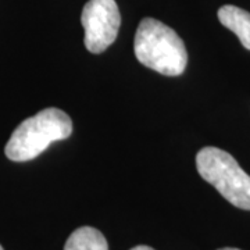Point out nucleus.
<instances>
[{
    "label": "nucleus",
    "instance_id": "1",
    "mask_svg": "<svg viewBox=\"0 0 250 250\" xmlns=\"http://www.w3.org/2000/svg\"><path fill=\"white\" fill-rule=\"evenodd\" d=\"M135 56L143 65L163 75L177 77L185 71L188 53L178 34L154 18H143L135 34Z\"/></svg>",
    "mask_w": 250,
    "mask_h": 250
},
{
    "label": "nucleus",
    "instance_id": "2",
    "mask_svg": "<svg viewBox=\"0 0 250 250\" xmlns=\"http://www.w3.org/2000/svg\"><path fill=\"white\" fill-rule=\"evenodd\" d=\"M72 132V121L65 111L49 107L24 120L14 129L4 147L11 161H29L38 157L56 141L67 139Z\"/></svg>",
    "mask_w": 250,
    "mask_h": 250
},
{
    "label": "nucleus",
    "instance_id": "3",
    "mask_svg": "<svg viewBox=\"0 0 250 250\" xmlns=\"http://www.w3.org/2000/svg\"><path fill=\"white\" fill-rule=\"evenodd\" d=\"M200 177L220 192L231 205L250 210V175L242 170L238 161L218 147H203L196 156Z\"/></svg>",
    "mask_w": 250,
    "mask_h": 250
},
{
    "label": "nucleus",
    "instance_id": "5",
    "mask_svg": "<svg viewBox=\"0 0 250 250\" xmlns=\"http://www.w3.org/2000/svg\"><path fill=\"white\" fill-rule=\"evenodd\" d=\"M218 20L239 38L245 49L250 50V13L232 4H225L218 10Z\"/></svg>",
    "mask_w": 250,
    "mask_h": 250
},
{
    "label": "nucleus",
    "instance_id": "4",
    "mask_svg": "<svg viewBox=\"0 0 250 250\" xmlns=\"http://www.w3.org/2000/svg\"><path fill=\"white\" fill-rule=\"evenodd\" d=\"M81 22L85 29V46L99 54L113 45L121 25L116 0H89L82 10Z\"/></svg>",
    "mask_w": 250,
    "mask_h": 250
},
{
    "label": "nucleus",
    "instance_id": "8",
    "mask_svg": "<svg viewBox=\"0 0 250 250\" xmlns=\"http://www.w3.org/2000/svg\"><path fill=\"white\" fill-rule=\"evenodd\" d=\"M218 250H239V249H235V248H223V249H218Z\"/></svg>",
    "mask_w": 250,
    "mask_h": 250
},
{
    "label": "nucleus",
    "instance_id": "7",
    "mask_svg": "<svg viewBox=\"0 0 250 250\" xmlns=\"http://www.w3.org/2000/svg\"><path fill=\"white\" fill-rule=\"evenodd\" d=\"M131 250H154V249H152L150 246H145V245H141V246H135V248H132Z\"/></svg>",
    "mask_w": 250,
    "mask_h": 250
},
{
    "label": "nucleus",
    "instance_id": "6",
    "mask_svg": "<svg viewBox=\"0 0 250 250\" xmlns=\"http://www.w3.org/2000/svg\"><path fill=\"white\" fill-rule=\"evenodd\" d=\"M64 250H108L103 233L92 227H81L70 235Z\"/></svg>",
    "mask_w": 250,
    "mask_h": 250
},
{
    "label": "nucleus",
    "instance_id": "9",
    "mask_svg": "<svg viewBox=\"0 0 250 250\" xmlns=\"http://www.w3.org/2000/svg\"><path fill=\"white\" fill-rule=\"evenodd\" d=\"M0 250H4V249H3V248H1V245H0Z\"/></svg>",
    "mask_w": 250,
    "mask_h": 250
}]
</instances>
